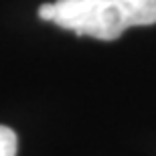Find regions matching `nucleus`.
<instances>
[{"label": "nucleus", "mask_w": 156, "mask_h": 156, "mask_svg": "<svg viewBox=\"0 0 156 156\" xmlns=\"http://www.w3.org/2000/svg\"><path fill=\"white\" fill-rule=\"evenodd\" d=\"M16 134L8 126H0V156H16Z\"/></svg>", "instance_id": "f03ea898"}, {"label": "nucleus", "mask_w": 156, "mask_h": 156, "mask_svg": "<svg viewBox=\"0 0 156 156\" xmlns=\"http://www.w3.org/2000/svg\"><path fill=\"white\" fill-rule=\"evenodd\" d=\"M53 23L79 37L120 39L130 27L156 23V0H55Z\"/></svg>", "instance_id": "f257e3e1"}, {"label": "nucleus", "mask_w": 156, "mask_h": 156, "mask_svg": "<svg viewBox=\"0 0 156 156\" xmlns=\"http://www.w3.org/2000/svg\"><path fill=\"white\" fill-rule=\"evenodd\" d=\"M37 14H39L41 20H51L55 18V2H43V4L39 6V10H37Z\"/></svg>", "instance_id": "7ed1b4c3"}]
</instances>
